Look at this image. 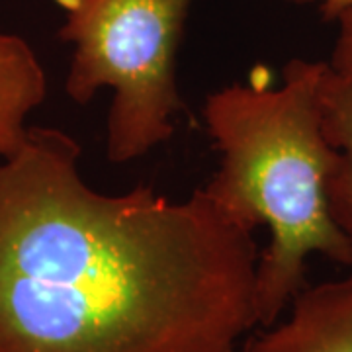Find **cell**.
I'll list each match as a JSON object with an SVG mask.
<instances>
[{"instance_id":"cell-1","label":"cell","mask_w":352,"mask_h":352,"mask_svg":"<svg viewBox=\"0 0 352 352\" xmlns=\"http://www.w3.org/2000/svg\"><path fill=\"white\" fill-rule=\"evenodd\" d=\"M78 159L51 127L0 159V352H239L258 325L254 231L201 190L102 194Z\"/></svg>"},{"instance_id":"cell-2","label":"cell","mask_w":352,"mask_h":352,"mask_svg":"<svg viewBox=\"0 0 352 352\" xmlns=\"http://www.w3.org/2000/svg\"><path fill=\"white\" fill-rule=\"evenodd\" d=\"M325 63L294 59L284 82H235L210 94L204 122L221 164L201 190L231 221L270 243L256 268V323L270 327L305 288V261L319 252L352 266V239L333 219L327 178L339 153L323 131Z\"/></svg>"},{"instance_id":"cell-3","label":"cell","mask_w":352,"mask_h":352,"mask_svg":"<svg viewBox=\"0 0 352 352\" xmlns=\"http://www.w3.org/2000/svg\"><path fill=\"white\" fill-rule=\"evenodd\" d=\"M192 0H75L61 39L73 43L67 94L76 104L112 88L106 155L129 163L175 131L182 108L176 53Z\"/></svg>"},{"instance_id":"cell-4","label":"cell","mask_w":352,"mask_h":352,"mask_svg":"<svg viewBox=\"0 0 352 352\" xmlns=\"http://www.w3.org/2000/svg\"><path fill=\"white\" fill-rule=\"evenodd\" d=\"M266 329L239 352H352V274L305 286L288 317Z\"/></svg>"},{"instance_id":"cell-5","label":"cell","mask_w":352,"mask_h":352,"mask_svg":"<svg viewBox=\"0 0 352 352\" xmlns=\"http://www.w3.org/2000/svg\"><path fill=\"white\" fill-rule=\"evenodd\" d=\"M340 18V36L321 78L323 131L339 157L327 178L329 210L352 239V10Z\"/></svg>"},{"instance_id":"cell-6","label":"cell","mask_w":352,"mask_h":352,"mask_svg":"<svg viewBox=\"0 0 352 352\" xmlns=\"http://www.w3.org/2000/svg\"><path fill=\"white\" fill-rule=\"evenodd\" d=\"M47 76L24 39L0 32V159L28 135V116L45 100Z\"/></svg>"},{"instance_id":"cell-7","label":"cell","mask_w":352,"mask_h":352,"mask_svg":"<svg viewBox=\"0 0 352 352\" xmlns=\"http://www.w3.org/2000/svg\"><path fill=\"white\" fill-rule=\"evenodd\" d=\"M53 2H55V4H59V6L63 8L65 12H67V10H69V8H71L73 4H75V0H53Z\"/></svg>"}]
</instances>
